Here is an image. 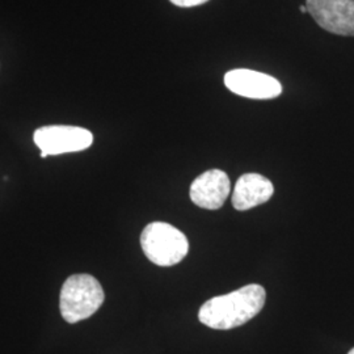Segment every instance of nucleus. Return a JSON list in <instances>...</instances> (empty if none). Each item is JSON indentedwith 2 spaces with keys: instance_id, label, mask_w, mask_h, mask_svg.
Segmentation results:
<instances>
[{
  "instance_id": "3",
  "label": "nucleus",
  "mask_w": 354,
  "mask_h": 354,
  "mask_svg": "<svg viewBox=\"0 0 354 354\" xmlns=\"http://www.w3.org/2000/svg\"><path fill=\"white\" fill-rule=\"evenodd\" d=\"M146 257L156 266H176L188 254L189 241L176 227L165 222H152L140 235Z\"/></svg>"
},
{
  "instance_id": "7",
  "label": "nucleus",
  "mask_w": 354,
  "mask_h": 354,
  "mask_svg": "<svg viewBox=\"0 0 354 354\" xmlns=\"http://www.w3.org/2000/svg\"><path fill=\"white\" fill-rule=\"evenodd\" d=\"M230 190L227 174L221 169H209L190 185V200L203 209L216 210L223 206Z\"/></svg>"
},
{
  "instance_id": "5",
  "label": "nucleus",
  "mask_w": 354,
  "mask_h": 354,
  "mask_svg": "<svg viewBox=\"0 0 354 354\" xmlns=\"http://www.w3.org/2000/svg\"><path fill=\"white\" fill-rule=\"evenodd\" d=\"M307 11L324 30L354 36V0H306Z\"/></svg>"
},
{
  "instance_id": "2",
  "label": "nucleus",
  "mask_w": 354,
  "mask_h": 354,
  "mask_svg": "<svg viewBox=\"0 0 354 354\" xmlns=\"http://www.w3.org/2000/svg\"><path fill=\"white\" fill-rule=\"evenodd\" d=\"M105 294L91 274H74L64 281L59 295V310L64 320L75 324L92 317L104 304Z\"/></svg>"
},
{
  "instance_id": "6",
  "label": "nucleus",
  "mask_w": 354,
  "mask_h": 354,
  "mask_svg": "<svg viewBox=\"0 0 354 354\" xmlns=\"http://www.w3.org/2000/svg\"><path fill=\"white\" fill-rule=\"evenodd\" d=\"M225 84L232 93L256 100L274 99L282 92L281 83L273 76L245 68L228 71Z\"/></svg>"
},
{
  "instance_id": "8",
  "label": "nucleus",
  "mask_w": 354,
  "mask_h": 354,
  "mask_svg": "<svg viewBox=\"0 0 354 354\" xmlns=\"http://www.w3.org/2000/svg\"><path fill=\"white\" fill-rule=\"evenodd\" d=\"M274 193V187L266 177L259 174H245L239 177L232 193V206L245 212L266 203Z\"/></svg>"
},
{
  "instance_id": "9",
  "label": "nucleus",
  "mask_w": 354,
  "mask_h": 354,
  "mask_svg": "<svg viewBox=\"0 0 354 354\" xmlns=\"http://www.w3.org/2000/svg\"><path fill=\"white\" fill-rule=\"evenodd\" d=\"M172 4H175L177 7H183V8H189V7H196V6H201L203 3L209 1V0H169Z\"/></svg>"
},
{
  "instance_id": "4",
  "label": "nucleus",
  "mask_w": 354,
  "mask_h": 354,
  "mask_svg": "<svg viewBox=\"0 0 354 354\" xmlns=\"http://www.w3.org/2000/svg\"><path fill=\"white\" fill-rule=\"evenodd\" d=\"M33 140L41 150V158H46L49 155L87 150L93 142V136L83 127L50 125L37 129Z\"/></svg>"
},
{
  "instance_id": "10",
  "label": "nucleus",
  "mask_w": 354,
  "mask_h": 354,
  "mask_svg": "<svg viewBox=\"0 0 354 354\" xmlns=\"http://www.w3.org/2000/svg\"><path fill=\"white\" fill-rule=\"evenodd\" d=\"M299 10H301V12L302 13L308 12V11H307V7H306V6H301V7H299Z\"/></svg>"
},
{
  "instance_id": "11",
  "label": "nucleus",
  "mask_w": 354,
  "mask_h": 354,
  "mask_svg": "<svg viewBox=\"0 0 354 354\" xmlns=\"http://www.w3.org/2000/svg\"><path fill=\"white\" fill-rule=\"evenodd\" d=\"M348 354H354V348L353 349H352V351H351V352H349V353Z\"/></svg>"
},
{
  "instance_id": "1",
  "label": "nucleus",
  "mask_w": 354,
  "mask_h": 354,
  "mask_svg": "<svg viewBox=\"0 0 354 354\" xmlns=\"http://www.w3.org/2000/svg\"><path fill=\"white\" fill-rule=\"evenodd\" d=\"M266 299V289L261 285L251 283L209 299L201 306L198 319L210 328H236L256 317L263 310Z\"/></svg>"
}]
</instances>
